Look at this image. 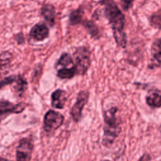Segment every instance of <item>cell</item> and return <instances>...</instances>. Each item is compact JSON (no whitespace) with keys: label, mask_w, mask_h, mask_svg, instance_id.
<instances>
[{"label":"cell","mask_w":161,"mask_h":161,"mask_svg":"<svg viewBox=\"0 0 161 161\" xmlns=\"http://www.w3.org/2000/svg\"><path fill=\"white\" fill-rule=\"evenodd\" d=\"M101 4L104 7V14L113 30V37L118 47L125 48L127 37L124 31L125 17L113 0H103Z\"/></svg>","instance_id":"1"},{"label":"cell","mask_w":161,"mask_h":161,"mask_svg":"<svg viewBox=\"0 0 161 161\" xmlns=\"http://www.w3.org/2000/svg\"><path fill=\"white\" fill-rule=\"evenodd\" d=\"M75 60L76 74L84 75L88 70L91 64V52L89 50L84 47L80 46L76 48L74 53Z\"/></svg>","instance_id":"2"},{"label":"cell","mask_w":161,"mask_h":161,"mask_svg":"<svg viewBox=\"0 0 161 161\" xmlns=\"http://www.w3.org/2000/svg\"><path fill=\"white\" fill-rule=\"evenodd\" d=\"M64 121V116L59 112L53 109L48 110L43 118V129L47 133H51L62 126Z\"/></svg>","instance_id":"3"},{"label":"cell","mask_w":161,"mask_h":161,"mask_svg":"<svg viewBox=\"0 0 161 161\" xmlns=\"http://www.w3.org/2000/svg\"><path fill=\"white\" fill-rule=\"evenodd\" d=\"M33 147V141L31 138H22L16 148V161H30Z\"/></svg>","instance_id":"4"},{"label":"cell","mask_w":161,"mask_h":161,"mask_svg":"<svg viewBox=\"0 0 161 161\" xmlns=\"http://www.w3.org/2000/svg\"><path fill=\"white\" fill-rule=\"evenodd\" d=\"M88 97L89 92L87 91H82L78 93L76 101L70 111L71 116L75 122H78L80 120L82 109L88 101Z\"/></svg>","instance_id":"5"},{"label":"cell","mask_w":161,"mask_h":161,"mask_svg":"<svg viewBox=\"0 0 161 161\" xmlns=\"http://www.w3.org/2000/svg\"><path fill=\"white\" fill-rule=\"evenodd\" d=\"M121 128L119 125H104L103 128V136L102 144L106 147L111 146L115 139L118 136Z\"/></svg>","instance_id":"6"},{"label":"cell","mask_w":161,"mask_h":161,"mask_svg":"<svg viewBox=\"0 0 161 161\" xmlns=\"http://www.w3.org/2000/svg\"><path fill=\"white\" fill-rule=\"evenodd\" d=\"M26 106L25 103L13 104L6 100H0V115L7 113H20L24 111Z\"/></svg>","instance_id":"7"},{"label":"cell","mask_w":161,"mask_h":161,"mask_svg":"<svg viewBox=\"0 0 161 161\" xmlns=\"http://www.w3.org/2000/svg\"><path fill=\"white\" fill-rule=\"evenodd\" d=\"M49 35V30L43 23H39L34 25L30 31V36L36 41H43Z\"/></svg>","instance_id":"8"},{"label":"cell","mask_w":161,"mask_h":161,"mask_svg":"<svg viewBox=\"0 0 161 161\" xmlns=\"http://www.w3.org/2000/svg\"><path fill=\"white\" fill-rule=\"evenodd\" d=\"M67 101L66 92L62 89H58L53 92L51 96L52 106L56 109L64 108Z\"/></svg>","instance_id":"9"},{"label":"cell","mask_w":161,"mask_h":161,"mask_svg":"<svg viewBox=\"0 0 161 161\" xmlns=\"http://www.w3.org/2000/svg\"><path fill=\"white\" fill-rule=\"evenodd\" d=\"M41 14L50 25L53 26L55 18V8L52 4H44L42 8Z\"/></svg>","instance_id":"10"},{"label":"cell","mask_w":161,"mask_h":161,"mask_svg":"<svg viewBox=\"0 0 161 161\" xmlns=\"http://www.w3.org/2000/svg\"><path fill=\"white\" fill-rule=\"evenodd\" d=\"M118 111L117 107H112L110 109L105 111L103 113L104 122L105 125H120L116 117V113Z\"/></svg>","instance_id":"11"},{"label":"cell","mask_w":161,"mask_h":161,"mask_svg":"<svg viewBox=\"0 0 161 161\" xmlns=\"http://www.w3.org/2000/svg\"><path fill=\"white\" fill-rule=\"evenodd\" d=\"M147 104L153 108L161 107V92L153 91L148 93L145 98Z\"/></svg>","instance_id":"12"},{"label":"cell","mask_w":161,"mask_h":161,"mask_svg":"<svg viewBox=\"0 0 161 161\" xmlns=\"http://www.w3.org/2000/svg\"><path fill=\"white\" fill-rule=\"evenodd\" d=\"M13 89L15 93L21 96L24 92L26 90L28 87V82L26 80L20 75H17L15 81L13 82Z\"/></svg>","instance_id":"13"},{"label":"cell","mask_w":161,"mask_h":161,"mask_svg":"<svg viewBox=\"0 0 161 161\" xmlns=\"http://www.w3.org/2000/svg\"><path fill=\"white\" fill-rule=\"evenodd\" d=\"M74 65L73 59L70 54L67 53H63L56 64V68H66L71 67Z\"/></svg>","instance_id":"14"},{"label":"cell","mask_w":161,"mask_h":161,"mask_svg":"<svg viewBox=\"0 0 161 161\" xmlns=\"http://www.w3.org/2000/svg\"><path fill=\"white\" fill-rule=\"evenodd\" d=\"M82 23L92 38L95 39H97L99 38L100 33L99 28L93 21L84 20V21H82Z\"/></svg>","instance_id":"15"},{"label":"cell","mask_w":161,"mask_h":161,"mask_svg":"<svg viewBox=\"0 0 161 161\" xmlns=\"http://www.w3.org/2000/svg\"><path fill=\"white\" fill-rule=\"evenodd\" d=\"M84 13V10L80 6L72 11L69 14V23L71 25H76L82 23Z\"/></svg>","instance_id":"16"},{"label":"cell","mask_w":161,"mask_h":161,"mask_svg":"<svg viewBox=\"0 0 161 161\" xmlns=\"http://www.w3.org/2000/svg\"><path fill=\"white\" fill-rule=\"evenodd\" d=\"M76 74L75 65L71 67L60 68L57 69V75L62 79H69L72 78Z\"/></svg>","instance_id":"17"},{"label":"cell","mask_w":161,"mask_h":161,"mask_svg":"<svg viewBox=\"0 0 161 161\" xmlns=\"http://www.w3.org/2000/svg\"><path fill=\"white\" fill-rule=\"evenodd\" d=\"M150 24L154 28L161 29V8L151 15L150 17Z\"/></svg>","instance_id":"18"},{"label":"cell","mask_w":161,"mask_h":161,"mask_svg":"<svg viewBox=\"0 0 161 161\" xmlns=\"http://www.w3.org/2000/svg\"><path fill=\"white\" fill-rule=\"evenodd\" d=\"M12 57V53L8 51L0 53V71L10 63Z\"/></svg>","instance_id":"19"},{"label":"cell","mask_w":161,"mask_h":161,"mask_svg":"<svg viewBox=\"0 0 161 161\" xmlns=\"http://www.w3.org/2000/svg\"><path fill=\"white\" fill-rule=\"evenodd\" d=\"M16 77H17V75H9L8 77H5L4 79H3L0 82V89H1L4 86H6L8 84H13L15 81Z\"/></svg>","instance_id":"20"},{"label":"cell","mask_w":161,"mask_h":161,"mask_svg":"<svg viewBox=\"0 0 161 161\" xmlns=\"http://www.w3.org/2000/svg\"><path fill=\"white\" fill-rule=\"evenodd\" d=\"M134 1L135 0H121V5L122 9L125 11L129 10L132 7Z\"/></svg>","instance_id":"21"},{"label":"cell","mask_w":161,"mask_h":161,"mask_svg":"<svg viewBox=\"0 0 161 161\" xmlns=\"http://www.w3.org/2000/svg\"><path fill=\"white\" fill-rule=\"evenodd\" d=\"M152 56L153 57V58L158 62L161 64V51H158V52H155L153 53H152Z\"/></svg>","instance_id":"22"},{"label":"cell","mask_w":161,"mask_h":161,"mask_svg":"<svg viewBox=\"0 0 161 161\" xmlns=\"http://www.w3.org/2000/svg\"><path fill=\"white\" fill-rule=\"evenodd\" d=\"M138 161H152V159L149 154L145 153L139 158Z\"/></svg>","instance_id":"23"},{"label":"cell","mask_w":161,"mask_h":161,"mask_svg":"<svg viewBox=\"0 0 161 161\" xmlns=\"http://www.w3.org/2000/svg\"><path fill=\"white\" fill-rule=\"evenodd\" d=\"M0 161H9L8 159L3 158V157H0Z\"/></svg>","instance_id":"24"},{"label":"cell","mask_w":161,"mask_h":161,"mask_svg":"<svg viewBox=\"0 0 161 161\" xmlns=\"http://www.w3.org/2000/svg\"><path fill=\"white\" fill-rule=\"evenodd\" d=\"M159 131H160V133H161V125L160 126V127H159Z\"/></svg>","instance_id":"25"}]
</instances>
